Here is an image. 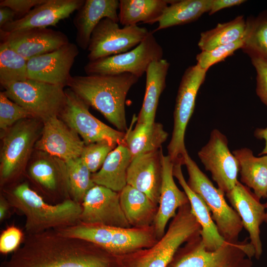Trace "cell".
Returning <instances> with one entry per match:
<instances>
[{
  "label": "cell",
  "mask_w": 267,
  "mask_h": 267,
  "mask_svg": "<svg viewBox=\"0 0 267 267\" xmlns=\"http://www.w3.org/2000/svg\"><path fill=\"white\" fill-rule=\"evenodd\" d=\"M0 267H123L120 258L86 240L54 229L26 235Z\"/></svg>",
  "instance_id": "obj_1"
},
{
  "label": "cell",
  "mask_w": 267,
  "mask_h": 267,
  "mask_svg": "<svg viewBox=\"0 0 267 267\" xmlns=\"http://www.w3.org/2000/svg\"><path fill=\"white\" fill-rule=\"evenodd\" d=\"M138 78L125 73L71 76L68 86L89 106L98 111L118 130L127 131V95Z\"/></svg>",
  "instance_id": "obj_2"
},
{
  "label": "cell",
  "mask_w": 267,
  "mask_h": 267,
  "mask_svg": "<svg viewBox=\"0 0 267 267\" xmlns=\"http://www.w3.org/2000/svg\"><path fill=\"white\" fill-rule=\"evenodd\" d=\"M11 208L26 218V235L74 225L79 221L81 203L71 198L54 205L46 203L27 182L20 183L3 195Z\"/></svg>",
  "instance_id": "obj_3"
},
{
  "label": "cell",
  "mask_w": 267,
  "mask_h": 267,
  "mask_svg": "<svg viewBox=\"0 0 267 267\" xmlns=\"http://www.w3.org/2000/svg\"><path fill=\"white\" fill-rule=\"evenodd\" d=\"M201 226L189 204L178 209L163 236L149 249L121 256L123 267H167L185 242L200 236Z\"/></svg>",
  "instance_id": "obj_4"
},
{
  "label": "cell",
  "mask_w": 267,
  "mask_h": 267,
  "mask_svg": "<svg viewBox=\"0 0 267 267\" xmlns=\"http://www.w3.org/2000/svg\"><path fill=\"white\" fill-rule=\"evenodd\" d=\"M254 246L247 239L225 241L215 250L206 248L201 236L179 248L167 267H252Z\"/></svg>",
  "instance_id": "obj_5"
},
{
  "label": "cell",
  "mask_w": 267,
  "mask_h": 267,
  "mask_svg": "<svg viewBox=\"0 0 267 267\" xmlns=\"http://www.w3.org/2000/svg\"><path fill=\"white\" fill-rule=\"evenodd\" d=\"M183 165L188 172V186L207 206L221 236L226 241H238L243 224L239 216L226 202L224 193L214 186L187 152L184 156Z\"/></svg>",
  "instance_id": "obj_6"
},
{
  "label": "cell",
  "mask_w": 267,
  "mask_h": 267,
  "mask_svg": "<svg viewBox=\"0 0 267 267\" xmlns=\"http://www.w3.org/2000/svg\"><path fill=\"white\" fill-rule=\"evenodd\" d=\"M38 119L21 120L5 131L0 156V181L4 186L22 172L40 133Z\"/></svg>",
  "instance_id": "obj_7"
},
{
  "label": "cell",
  "mask_w": 267,
  "mask_h": 267,
  "mask_svg": "<svg viewBox=\"0 0 267 267\" xmlns=\"http://www.w3.org/2000/svg\"><path fill=\"white\" fill-rule=\"evenodd\" d=\"M207 71L198 64L188 67L178 89L174 112V127L168 146V155L174 164L183 165L187 152L184 143L188 123L193 113L198 91L204 82Z\"/></svg>",
  "instance_id": "obj_8"
},
{
  "label": "cell",
  "mask_w": 267,
  "mask_h": 267,
  "mask_svg": "<svg viewBox=\"0 0 267 267\" xmlns=\"http://www.w3.org/2000/svg\"><path fill=\"white\" fill-rule=\"evenodd\" d=\"M7 97L43 121L58 116L66 102L64 88L28 79L1 86Z\"/></svg>",
  "instance_id": "obj_9"
},
{
  "label": "cell",
  "mask_w": 267,
  "mask_h": 267,
  "mask_svg": "<svg viewBox=\"0 0 267 267\" xmlns=\"http://www.w3.org/2000/svg\"><path fill=\"white\" fill-rule=\"evenodd\" d=\"M153 32L133 49L122 53L89 61L87 75H112L125 73L139 78L153 61L163 59V50Z\"/></svg>",
  "instance_id": "obj_10"
},
{
  "label": "cell",
  "mask_w": 267,
  "mask_h": 267,
  "mask_svg": "<svg viewBox=\"0 0 267 267\" xmlns=\"http://www.w3.org/2000/svg\"><path fill=\"white\" fill-rule=\"evenodd\" d=\"M65 91L66 100L59 116L85 145L104 141L115 146L125 143L126 133L112 128L93 116L89 105L70 89Z\"/></svg>",
  "instance_id": "obj_11"
},
{
  "label": "cell",
  "mask_w": 267,
  "mask_h": 267,
  "mask_svg": "<svg viewBox=\"0 0 267 267\" xmlns=\"http://www.w3.org/2000/svg\"><path fill=\"white\" fill-rule=\"evenodd\" d=\"M151 31L137 25L124 26L108 18L93 30L88 47V58L94 61L128 51L141 43Z\"/></svg>",
  "instance_id": "obj_12"
},
{
  "label": "cell",
  "mask_w": 267,
  "mask_h": 267,
  "mask_svg": "<svg viewBox=\"0 0 267 267\" xmlns=\"http://www.w3.org/2000/svg\"><path fill=\"white\" fill-rule=\"evenodd\" d=\"M206 170L209 171L218 188L224 193L238 181L239 163L228 147L226 136L218 129L211 133L209 140L198 152Z\"/></svg>",
  "instance_id": "obj_13"
},
{
  "label": "cell",
  "mask_w": 267,
  "mask_h": 267,
  "mask_svg": "<svg viewBox=\"0 0 267 267\" xmlns=\"http://www.w3.org/2000/svg\"><path fill=\"white\" fill-rule=\"evenodd\" d=\"M80 222L88 224L130 228L122 209L120 192L95 184L86 194L82 203Z\"/></svg>",
  "instance_id": "obj_14"
},
{
  "label": "cell",
  "mask_w": 267,
  "mask_h": 267,
  "mask_svg": "<svg viewBox=\"0 0 267 267\" xmlns=\"http://www.w3.org/2000/svg\"><path fill=\"white\" fill-rule=\"evenodd\" d=\"M79 51L72 43L51 52L37 56L28 60L29 79L64 88L71 77L70 70Z\"/></svg>",
  "instance_id": "obj_15"
},
{
  "label": "cell",
  "mask_w": 267,
  "mask_h": 267,
  "mask_svg": "<svg viewBox=\"0 0 267 267\" xmlns=\"http://www.w3.org/2000/svg\"><path fill=\"white\" fill-rule=\"evenodd\" d=\"M35 147L64 162L80 157L85 144L79 135L55 116L43 121Z\"/></svg>",
  "instance_id": "obj_16"
},
{
  "label": "cell",
  "mask_w": 267,
  "mask_h": 267,
  "mask_svg": "<svg viewBox=\"0 0 267 267\" xmlns=\"http://www.w3.org/2000/svg\"><path fill=\"white\" fill-rule=\"evenodd\" d=\"M4 43L27 60L54 51L70 42L63 32L48 28H34L11 33L0 32Z\"/></svg>",
  "instance_id": "obj_17"
},
{
  "label": "cell",
  "mask_w": 267,
  "mask_h": 267,
  "mask_svg": "<svg viewBox=\"0 0 267 267\" xmlns=\"http://www.w3.org/2000/svg\"><path fill=\"white\" fill-rule=\"evenodd\" d=\"M226 196L231 207L239 216L243 227L249 234L251 244L259 260L263 253L260 226L265 221V204H262L254 193L239 181Z\"/></svg>",
  "instance_id": "obj_18"
},
{
  "label": "cell",
  "mask_w": 267,
  "mask_h": 267,
  "mask_svg": "<svg viewBox=\"0 0 267 267\" xmlns=\"http://www.w3.org/2000/svg\"><path fill=\"white\" fill-rule=\"evenodd\" d=\"M84 2L85 0H46L24 16L5 24L0 28V32L11 33L54 26L78 10Z\"/></svg>",
  "instance_id": "obj_19"
},
{
  "label": "cell",
  "mask_w": 267,
  "mask_h": 267,
  "mask_svg": "<svg viewBox=\"0 0 267 267\" xmlns=\"http://www.w3.org/2000/svg\"><path fill=\"white\" fill-rule=\"evenodd\" d=\"M162 148L132 158L128 169L127 184L146 194L152 201L159 202L162 178Z\"/></svg>",
  "instance_id": "obj_20"
},
{
  "label": "cell",
  "mask_w": 267,
  "mask_h": 267,
  "mask_svg": "<svg viewBox=\"0 0 267 267\" xmlns=\"http://www.w3.org/2000/svg\"><path fill=\"white\" fill-rule=\"evenodd\" d=\"M174 166L170 157L163 154L159 205L153 221L155 232L159 239L165 233L169 220L176 216L177 210L189 203L185 192L181 191L174 181Z\"/></svg>",
  "instance_id": "obj_21"
},
{
  "label": "cell",
  "mask_w": 267,
  "mask_h": 267,
  "mask_svg": "<svg viewBox=\"0 0 267 267\" xmlns=\"http://www.w3.org/2000/svg\"><path fill=\"white\" fill-rule=\"evenodd\" d=\"M119 7L118 0H85L73 20L78 45L83 50L88 49L91 34L102 19L108 18L119 22Z\"/></svg>",
  "instance_id": "obj_22"
},
{
  "label": "cell",
  "mask_w": 267,
  "mask_h": 267,
  "mask_svg": "<svg viewBox=\"0 0 267 267\" xmlns=\"http://www.w3.org/2000/svg\"><path fill=\"white\" fill-rule=\"evenodd\" d=\"M181 166L179 163L174 164L173 176L188 198L191 212L201 226L200 236L205 247L209 250H217L225 240L219 233L211 213L203 200L188 186L183 177Z\"/></svg>",
  "instance_id": "obj_23"
},
{
  "label": "cell",
  "mask_w": 267,
  "mask_h": 267,
  "mask_svg": "<svg viewBox=\"0 0 267 267\" xmlns=\"http://www.w3.org/2000/svg\"><path fill=\"white\" fill-rule=\"evenodd\" d=\"M152 236L141 228L105 226L100 237V246L116 256H125L149 246Z\"/></svg>",
  "instance_id": "obj_24"
},
{
  "label": "cell",
  "mask_w": 267,
  "mask_h": 267,
  "mask_svg": "<svg viewBox=\"0 0 267 267\" xmlns=\"http://www.w3.org/2000/svg\"><path fill=\"white\" fill-rule=\"evenodd\" d=\"M170 67L165 59L152 62L145 73V91L137 123L151 125L155 118L160 95L166 87V81Z\"/></svg>",
  "instance_id": "obj_25"
},
{
  "label": "cell",
  "mask_w": 267,
  "mask_h": 267,
  "mask_svg": "<svg viewBox=\"0 0 267 267\" xmlns=\"http://www.w3.org/2000/svg\"><path fill=\"white\" fill-rule=\"evenodd\" d=\"M132 156L125 143L118 145L107 156L101 168L91 174L92 181L120 192L127 185L128 169Z\"/></svg>",
  "instance_id": "obj_26"
},
{
  "label": "cell",
  "mask_w": 267,
  "mask_h": 267,
  "mask_svg": "<svg viewBox=\"0 0 267 267\" xmlns=\"http://www.w3.org/2000/svg\"><path fill=\"white\" fill-rule=\"evenodd\" d=\"M232 153L239 163L241 181L253 189L259 199L267 198V155L256 157L248 148Z\"/></svg>",
  "instance_id": "obj_27"
},
{
  "label": "cell",
  "mask_w": 267,
  "mask_h": 267,
  "mask_svg": "<svg viewBox=\"0 0 267 267\" xmlns=\"http://www.w3.org/2000/svg\"><path fill=\"white\" fill-rule=\"evenodd\" d=\"M122 209L131 225L146 227L154 221L156 205L144 193L127 184L120 192Z\"/></svg>",
  "instance_id": "obj_28"
},
{
  "label": "cell",
  "mask_w": 267,
  "mask_h": 267,
  "mask_svg": "<svg viewBox=\"0 0 267 267\" xmlns=\"http://www.w3.org/2000/svg\"><path fill=\"white\" fill-rule=\"evenodd\" d=\"M171 0H120L119 21L124 26L158 22Z\"/></svg>",
  "instance_id": "obj_29"
},
{
  "label": "cell",
  "mask_w": 267,
  "mask_h": 267,
  "mask_svg": "<svg viewBox=\"0 0 267 267\" xmlns=\"http://www.w3.org/2000/svg\"><path fill=\"white\" fill-rule=\"evenodd\" d=\"M212 0H173L159 18L154 32L197 20L210 10Z\"/></svg>",
  "instance_id": "obj_30"
},
{
  "label": "cell",
  "mask_w": 267,
  "mask_h": 267,
  "mask_svg": "<svg viewBox=\"0 0 267 267\" xmlns=\"http://www.w3.org/2000/svg\"><path fill=\"white\" fill-rule=\"evenodd\" d=\"M168 136V133L160 123L154 122L148 126L137 123L133 130L126 132L125 143L133 158L160 149Z\"/></svg>",
  "instance_id": "obj_31"
},
{
  "label": "cell",
  "mask_w": 267,
  "mask_h": 267,
  "mask_svg": "<svg viewBox=\"0 0 267 267\" xmlns=\"http://www.w3.org/2000/svg\"><path fill=\"white\" fill-rule=\"evenodd\" d=\"M246 28V20L242 15L238 16L201 33L198 45L201 51H204L236 42L244 38Z\"/></svg>",
  "instance_id": "obj_32"
},
{
  "label": "cell",
  "mask_w": 267,
  "mask_h": 267,
  "mask_svg": "<svg viewBox=\"0 0 267 267\" xmlns=\"http://www.w3.org/2000/svg\"><path fill=\"white\" fill-rule=\"evenodd\" d=\"M31 178L42 188L50 192L56 191L60 184L65 188L68 195L64 163L57 164L46 158H40L33 162L29 169Z\"/></svg>",
  "instance_id": "obj_33"
},
{
  "label": "cell",
  "mask_w": 267,
  "mask_h": 267,
  "mask_svg": "<svg viewBox=\"0 0 267 267\" xmlns=\"http://www.w3.org/2000/svg\"><path fill=\"white\" fill-rule=\"evenodd\" d=\"M64 162L70 198L81 204L87 193L95 185L91 179L92 173L80 157Z\"/></svg>",
  "instance_id": "obj_34"
},
{
  "label": "cell",
  "mask_w": 267,
  "mask_h": 267,
  "mask_svg": "<svg viewBox=\"0 0 267 267\" xmlns=\"http://www.w3.org/2000/svg\"><path fill=\"white\" fill-rule=\"evenodd\" d=\"M243 40L242 49L245 53L267 59V11L247 18Z\"/></svg>",
  "instance_id": "obj_35"
},
{
  "label": "cell",
  "mask_w": 267,
  "mask_h": 267,
  "mask_svg": "<svg viewBox=\"0 0 267 267\" xmlns=\"http://www.w3.org/2000/svg\"><path fill=\"white\" fill-rule=\"evenodd\" d=\"M28 60L6 44H0V83L1 86L28 79Z\"/></svg>",
  "instance_id": "obj_36"
},
{
  "label": "cell",
  "mask_w": 267,
  "mask_h": 267,
  "mask_svg": "<svg viewBox=\"0 0 267 267\" xmlns=\"http://www.w3.org/2000/svg\"><path fill=\"white\" fill-rule=\"evenodd\" d=\"M29 118L36 117L31 112L10 99L4 91L0 92L1 130L5 131L17 122Z\"/></svg>",
  "instance_id": "obj_37"
},
{
  "label": "cell",
  "mask_w": 267,
  "mask_h": 267,
  "mask_svg": "<svg viewBox=\"0 0 267 267\" xmlns=\"http://www.w3.org/2000/svg\"><path fill=\"white\" fill-rule=\"evenodd\" d=\"M116 146L105 141L85 145L80 158L89 171L94 173L101 168L108 154Z\"/></svg>",
  "instance_id": "obj_38"
},
{
  "label": "cell",
  "mask_w": 267,
  "mask_h": 267,
  "mask_svg": "<svg viewBox=\"0 0 267 267\" xmlns=\"http://www.w3.org/2000/svg\"><path fill=\"white\" fill-rule=\"evenodd\" d=\"M243 38L236 42L221 45L209 50L201 51L196 57L197 64L207 71L213 65L223 61L238 49H242Z\"/></svg>",
  "instance_id": "obj_39"
},
{
  "label": "cell",
  "mask_w": 267,
  "mask_h": 267,
  "mask_svg": "<svg viewBox=\"0 0 267 267\" xmlns=\"http://www.w3.org/2000/svg\"><path fill=\"white\" fill-rule=\"evenodd\" d=\"M249 56L257 73L256 93L267 107V59L256 55Z\"/></svg>",
  "instance_id": "obj_40"
},
{
  "label": "cell",
  "mask_w": 267,
  "mask_h": 267,
  "mask_svg": "<svg viewBox=\"0 0 267 267\" xmlns=\"http://www.w3.org/2000/svg\"><path fill=\"white\" fill-rule=\"evenodd\" d=\"M25 237L22 231L12 225L3 230L0 235V252L2 254L13 253L23 242Z\"/></svg>",
  "instance_id": "obj_41"
},
{
  "label": "cell",
  "mask_w": 267,
  "mask_h": 267,
  "mask_svg": "<svg viewBox=\"0 0 267 267\" xmlns=\"http://www.w3.org/2000/svg\"><path fill=\"white\" fill-rule=\"evenodd\" d=\"M46 0H1L0 7L11 8L16 14L22 17L28 13L32 9Z\"/></svg>",
  "instance_id": "obj_42"
},
{
  "label": "cell",
  "mask_w": 267,
  "mask_h": 267,
  "mask_svg": "<svg viewBox=\"0 0 267 267\" xmlns=\"http://www.w3.org/2000/svg\"><path fill=\"white\" fill-rule=\"evenodd\" d=\"M244 0H212L209 15H212L223 8L239 5L245 2Z\"/></svg>",
  "instance_id": "obj_43"
},
{
  "label": "cell",
  "mask_w": 267,
  "mask_h": 267,
  "mask_svg": "<svg viewBox=\"0 0 267 267\" xmlns=\"http://www.w3.org/2000/svg\"><path fill=\"white\" fill-rule=\"evenodd\" d=\"M15 13L10 8L7 7H0V28L5 24L15 20Z\"/></svg>",
  "instance_id": "obj_44"
},
{
  "label": "cell",
  "mask_w": 267,
  "mask_h": 267,
  "mask_svg": "<svg viewBox=\"0 0 267 267\" xmlns=\"http://www.w3.org/2000/svg\"><path fill=\"white\" fill-rule=\"evenodd\" d=\"M11 208L8 200L2 194L0 197V221L2 222L8 218L9 214V209Z\"/></svg>",
  "instance_id": "obj_45"
},
{
  "label": "cell",
  "mask_w": 267,
  "mask_h": 267,
  "mask_svg": "<svg viewBox=\"0 0 267 267\" xmlns=\"http://www.w3.org/2000/svg\"><path fill=\"white\" fill-rule=\"evenodd\" d=\"M254 136L258 138L265 140V146L259 155H267V127L266 128H258L254 132Z\"/></svg>",
  "instance_id": "obj_46"
},
{
  "label": "cell",
  "mask_w": 267,
  "mask_h": 267,
  "mask_svg": "<svg viewBox=\"0 0 267 267\" xmlns=\"http://www.w3.org/2000/svg\"><path fill=\"white\" fill-rule=\"evenodd\" d=\"M265 206H266V214H265V217L264 222H266L267 223V202L265 204Z\"/></svg>",
  "instance_id": "obj_47"
}]
</instances>
